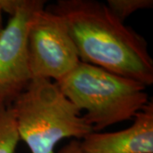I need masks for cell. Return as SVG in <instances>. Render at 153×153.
<instances>
[{
  "instance_id": "obj_1",
  "label": "cell",
  "mask_w": 153,
  "mask_h": 153,
  "mask_svg": "<svg viewBox=\"0 0 153 153\" xmlns=\"http://www.w3.org/2000/svg\"><path fill=\"white\" fill-rule=\"evenodd\" d=\"M46 9L63 21L81 62L150 86L153 60L146 39L95 0H59Z\"/></svg>"
},
{
  "instance_id": "obj_2",
  "label": "cell",
  "mask_w": 153,
  "mask_h": 153,
  "mask_svg": "<svg viewBox=\"0 0 153 153\" xmlns=\"http://www.w3.org/2000/svg\"><path fill=\"white\" fill-rule=\"evenodd\" d=\"M20 140L31 153H55L60 140L93 133L81 111L49 79L33 78L11 105Z\"/></svg>"
},
{
  "instance_id": "obj_3",
  "label": "cell",
  "mask_w": 153,
  "mask_h": 153,
  "mask_svg": "<svg viewBox=\"0 0 153 153\" xmlns=\"http://www.w3.org/2000/svg\"><path fill=\"white\" fill-rule=\"evenodd\" d=\"M78 109L94 132L131 120L149 102L146 86L108 71L79 62L55 82Z\"/></svg>"
},
{
  "instance_id": "obj_4",
  "label": "cell",
  "mask_w": 153,
  "mask_h": 153,
  "mask_svg": "<svg viewBox=\"0 0 153 153\" xmlns=\"http://www.w3.org/2000/svg\"><path fill=\"white\" fill-rule=\"evenodd\" d=\"M27 52L33 79L57 82L80 62L63 21L44 7L35 11L28 23Z\"/></svg>"
},
{
  "instance_id": "obj_5",
  "label": "cell",
  "mask_w": 153,
  "mask_h": 153,
  "mask_svg": "<svg viewBox=\"0 0 153 153\" xmlns=\"http://www.w3.org/2000/svg\"><path fill=\"white\" fill-rule=\"evenodd\" d=\"M42 0H3L10 18L0 33V106L10 107L33 80L27 52L28 23Z\"/></svg>"
},
{
  "instance_id": "obj_6",
  "label": "cell",
  "mask_w": 153,
  "mask_h": 153,
  "mask_svg": "<svg viewBox=\"0 0 153 153\" xmlns=\"http://www.w3.org/2000/svg\"><path fill=\"white\" fill-rule=\"evenodd\" d=\"M133 124L120 131L93 132L82 140L85 153H153V103L149 101L133 118Z\"/></svg>"
},
{
  "instance_id": "obj_7",
  "label": "cell",
  "mask_w": 153,
  "mask_h": 153,
  "mask_svg": "<svg viewBox=\"0 0 153 153\" xmlns=\"http://www.w3.org/2000/svg\"><path fill=\"white\" fill-rule=\"evenodd\" d=\"M20 140L16 121L11 107L0 106V153H15Z\"/></svg>"
},
{
  "instance_id": "obj_8",
  "label": "cell",
  "mask_w": 153,
  "mask_h": 153,
  "mask_svg": "<svg viewBox=\"0 0 153 153\" xmlns=\"http://www.w3.org/2000/svg\"><path fill=\"white\" fill-rule=\"evenodd\" d=\"M111 13L120 21L124 22L133 13L141 10L151 9L152 0H108L105 4Z\"/></svg>"
},
{
  "instance_id": "obj_9",
  "label": "cell",
  "mask_w": 153,
  "mask_h": 153,
  "mask_svg": "<svg viewBox=\"0 0 153 153\" xmlns=\"http://www.w3.org/2000/svg\"><path fill=\"white\" fill-rule=\"evenodd\" d=\"M57 153H85L81 147L80 140H71L68 144L64 146Z\"/></svg>"
},
{
  "instance_id": "obj_10",
  "label": "cell",
  "mask_w": 153,
  "mask_h": 153,
  "mask_svg": "<svg viewBox=\"0 0 153 153\" xmlns=\"http://www.w3.org/2000/svg\"><path fill=\"white\" fill-rule=\"evenodd\" d=\"M3 12L4 11H3L2 6H1V4H0V33L4 28V26H3Z\"/></svg>"
}]
</instances>
